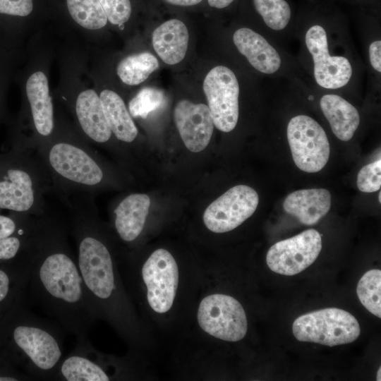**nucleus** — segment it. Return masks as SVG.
Returning <instances> with one entry per match:
<instances>
[{
    "label": "nucleus",
    "mask_w": 381,
    "mask_h": 381,
    "mask_svg": "<svg viewBox=\"0 0 381 381\" xmlns=\"http://www.w3.org/2000/svg\"><path fill=\"white\" fill-rule=\"evenodd\" d=\"M322 249V238L315 229H308L270 247L266 256L269 268L279 274L292 276L312 265Z\"/></svg>",
    "instance_id": "obj_12"
},
{
    "label": "nucleus",
    "mask_w": 381,
    "mask_h": 381,
    "mask_svg": "<svg viewBox=\"0 0 381 381\" xmlns=\"http://www.w3.org/2000/svg\"><path fill=\"white\" fill-rule=\"evenodd\" d=\"M36 216L0 212V262L23 258L27 250Z\"/></svg>",
    "instance_id": "obj_17"
},
{
    "label": "nucleus",
    "mask_w": 381,
    "mask_h": 381,
    "mask_svg": "<svg viewBox=\"0 0 381 381\" xmlns=\"http://www.w3.org/2000/svg\"><path fill=\"white\" fill-rule=\"evenodd\" d=\"M162 2L176 7H193L202 4L204 0H160Z\"/></svg>",
    "instance_id": "obj_32"
},
{
    "label": "nucleus",
    "mask_w": 381,
    "mask_h": 381,
    "mask_svg": "<svg viewBox=\"0 0 381 381\" xmlns=\"http://www.w3.org/2000/svg\"><path fill=\"white\" fill-rule=\"evenodd\" d=\"M378 200H379V202L380 203L381 202V193H380V191L379 192Z\"/></svg>",
    "instance_id": "obj_35"
},
{
    "label": "nucleus",
    "mask_w": 381,
    "mask_h": 381,
    "mask_svg": "<svg viewBox=\"0 0 381 381\" xmlns=\"http://www.w3.org/2000/svg\"><path fill=\"white\" fill-rule=\"evenodd\" d=\"M107 20L113 25H122L132 14L131 0H99Z\"/></svg>",
    "instance_id": "obj_29"
},
{
    "label": "nucleus",
    "mask_w": 381,
    "mask_h": 381,
    "mask_svg": "<svg viewBox=\"0 0 381 381\" xmlns=\"http://www.w3.org/2000/svg\"><path fill=\"white\" fill-rule=\"evenodd\" d=\"M203 90L214 126L222 132L233 131L239 115L240 87L236 74L225 66H217L206 75Z\"/></svg>",
    "instance_id": "obj_8"
},
{
    "label": "nucleus",
    "mask_w": 381,
    "mask_h": 381,
    "mask_svg": "<svg viewBox=\"0 0 381 381\" xmlns=\"http://www.w3.org/2000/svg\"><path fill=\"white\" fill-rule=\"evenodd\" d=\"M197 318L204 332L222 340L238 341L247 333L245 310L236 299L228 295L214 294L205 297Z\"/></svg>",
    "instance_id": "obj_7"
},
{
    "label": "nucleus",
    "mask_w": 381,
    "mask_h": 381,
    "mask_svg": "<svg viewBox=\"0 0 381 381\" xmlns=\"http://www.w3.org/2000/svg\"><path fill=\"white\" fill-rule=\"evenodd\" d=\"M159 67L157 58L149 52L126 56L117 65L116 73L128 85H137L144 82Z\"/></svg>",
    "instance_id": "obj_23"
},
{
    "label": "nucleus",
    "mask_w": 381,
    "mask_h": 381,
    "mask_svg": "<svg viewBox=\"0 0 381 381\" xmlns=\"http://www.w3.org/2000/svg\"><path fill=\"white\" fill-rule=\"evenodd\" d=\"M174 118L188 150L199 152L206 148L214 130L212 116L207 105L181 99L174 107Z\"/></svg>",
    "instance_id": "obj_14"
},
{
    "label": "nucleus",
    "mask_w": 381,
    "mask_h": 381,
    "mask_svg": "<svg viewBox=\"0 0 381 381\" xmlns=\"http://www.w3.org/2000/svg\"><path fill=\"white\" fill-rule=\"evenodd\" d=\"M368 57L370 64L376 72L381 73V41H373L368 47Z\"/></svg>",
    "instance_id": "obj_31"
},
{
    "label": "nucleus",
    "mask_w": 381,
    "mask_h": 381,
    "mask_svg": "<svg viewBox=\"0 0 381 381\" xmlns=\"http://www.w3.org/2000/svg\"><path fill=\"white\" fill-rule=\"evenodd\" d=\"M320 106L334 135L342 141L351 140L360 124V114L346 99L336 94L322 96Z\"/></svg>",
    "instance_id": "obj_21"
},
{
    "label": "nucleus",
    "mask_w": 381,
    "mask_h": 381,
    "mask_svg": "<svg viewBox=\"0 0 381 381\" xmlns=\"http://www.w3.org/2000/svg\"><path fill=\"white\" fill-rule=\"evenodd\" d=\"M356 183L358 189L364 193L377 191L381 187V160L366 164L361 169Z\"/></svg>",
    "instance_id": "obj_28"
},
{
    "label": "nucleus",
    "mask_w": 381,
    "mask_h": 381,
    "mask_svg": "<svg viewBox=\"0 0 381 381\" xmlns=\"http://www.w3.org/2000/svg\"><path fill=\"white\" fill-rule=\"evenodd\" d=\"M51 181L52 190L61 200L93 194L107 185V168L89 145L80 138L56 134L35 151Z\"/></svg>",
    "instance_id": "obj_3"
},
{
    "label": "nucleus",
    "mask_w": 381,
    "mask_h": 381,
    "mask_svg": "<svg viewBox=\"0 0 381 381\" xmlns=\"http://www.w3.org/2000/svg\"><path fill=\"white\" fill-rule=\"evenodd\" d=\"M25 291L1 325V343L10 358L32 380H54L64 357V328L55 320L35 315L25 306Z\"/></svg>",
    "instance_id": "obj_2"
},
{
    "label": "nucleus",
    "mask_w": 381,
    "mask_h": 381,
    "mask_svg": "<svg viewBox=\"0 0 381 381\" xmlns=\"http://www.w3.org/2000/svg\"><path fill=\"white\" fill-rule=\"evenodd\" d=\"M68 229L47 213L37 216L25 256L30 298L76 339L87 337L98 318L86 291Z\"/></svg>",
    "instance_id": "obj_1"
},
{
    "label": "nucleus",
    "mask_w": 381,
    "mask_h": 381,
    "mask_svg": "<svg viewBox=\"0 0 381 381\" xmlns=\"http://www.w3.org/2000/svg\"><path fill=\"white\" fill-rule=\"evenodd\" d=\"M292 330L300 341L329 346L351 343L361 333L356 318L337 308H324L299 316L294 320Z\"/></svg>",
    "instance_id": "obj_5"
},
{
    "label": "nucleus",
    "mask_w": 381,
    "mask_h": 381,
    "mask_svg": "<svg viewBox=\"0 0 381 381\" xmlns=\"http://www.w3.org/2000/svg\"><path fill=\"white\" fill-rule=\"evenodd\" d=\"M381 271L371 270L360 279L356 292L361 303L372 314L381 317Z\"/></svg>",
    "instance_id": "obj_26"
},
{
    "label": "nucleus",
    "mask_w": 381,
    "mask_h": 381,
    "mask_svg": "<svg viewBox=\"0 0 381 381\" xmlns=\"http://www.w3.org/2000/svg\"><path fill=\"white\" fill-rule=\"evenodd\" d=\"M380 370H381V368H379V370L377 371V380H379V381L381 380L380 379L381 378L380 377V374H381Z\"/></svg>",
    "instance_id": "obj_34"
},
{
    "label": "nucleus",
    "mask_w": 381,
    "mask_h": 381,
    "mask_svg": "<svg viewBox=\"0 0 381 381\" xmlns=\"http://www.w3.org/2000/svg\"><path fill=\"white\" fill-rule=\"evenodd\" d=\"M99 96L112 134L121 142L133 143L138 131L123 99L114 91L107 89L102 90Z\"/></svg>",
    "instance_id": "obj_22"
},
{
    "label": "nucleus",
    "mask_w": 381,
    "mask_h": 381,
    "mask_svg": "<svg viewBox=\"0 0 381 381\" xmlns=\"http://www.w3.org/2000/svg\"><path fill=\"white\" fill-rule=\"evenodd\" d=\"M257 13L273 31H282L289 24L291 8L285 0H253Z\"/></svg>",
    "instance_id": "obj_25"
},
{
    "label": "nucleus",
    "mask_w": 381,
    "mask_h": 381,
    "mask_svg": "<svg viewBox=\"0 0 381 381\" xmlns=\"http://www.w3.org/2000/svg\"><path fill=\"white\" fill-rule=\"evenodd\" d=\"M49 190L50 179L35 152L11 147L0 152V212L44 215Z\"/></svg>",
    "instance_id": "obj_4"
},
{
    "label": "nucleus",
    "mask_w": 381,
    "mask_h": 381,
    "mask_svg": "<svg viewBox=\"0 0 381 381\" xmlns=\"http://www.w3.org/2000/svg\"><path fill=\"white\" fill-rule=\"evenodd\" d=\"M25 92L33 129L30 150L35 152L55 131L54 104L44 73L38 71L31 74L25 84Z\"/></svg>",
    "instance_id": "obj_13"
},
{
    "label": "nucleus",
    "mask_w": 381,
    "mask_h": 381,
    "mask_svg": "<svg viewBox=\"0 0 381 381\" xmlns=\"http://www.w3.org/2000/svg\"><path fill=\"white\" fill-rule=\"evenodd\" d=\"M332 198L329 190L312 188L296 190L286 196L283 207L284 211L295 217L301 224H317L329 212Z\"/></svg>",
    "instance_id": "obj_19"
},
{
    "label": "nucleus",
    "mask_w": 381,
    "mask_h": 381,
    "mask_svg": "<svg viewBox=\"0 0 381 381\" xmlns=\"http://www.w3.org/2000/svg\"><path fill=\"white\" fill-rule=\"evenodd\" d=\"M165 102L163 91L155 87H143L129 102L128 111L132 117L146 119L150 112L162 107Z\"/></svg>",
    "instance_id": "obj_27"
},
{
    "label": "nucleus",
    "mask_w": 381,
    "mask_h": 381,
    "mask_svg": "<svg viewBox=\"0 0 381 381\" xmlns=\"http://www.w3.org/2000/svg\"><path fill=\"white\" fill-rule=\"evenodd\" d=\"M32 0H0V13L25 17L31 13Z\"/></svg>",
    "instance_id": "obj_30"
},
{
    "label": "nucleus",
    "mask_w": 381,
    "mask_h": 381,
    "mask_svg": "<svg viewBox=\"0 0 381 381\" xmlns=\"http://www.w3.org/2000/svg\"><path fill=\"white\" fill-rule=\"evenodd\" d=\"M150 306L158 313L170 310L179 284V268L172 255L164 248L155 250L141 269Z\"/></svg>",
    "instance_id": "obj_11"
},
{
    "label": "nucleus",
    "mask_w": 381,
    "mask_h": 381,
    "mask_svg": "<svg viewBox=\"0 0 381 381\" xmlns=\"http://www.w3.org/2000/svg\"><path fill=\"white\" fill-rule=\"evenodd\" d=\"M73 110L78 126L87 140L104 145L111 140L113 134L95 90L81 91L75 98Z\"/></svg>",
    "instance_id": "obj_16"
},
{
    "label": "nucleus",
    "mask_w": 381,
    "mask_h": 381,
    "mask_svg": "<svg viewBox=\"0 0 381 381\" xmlns=\"http://www.w3.org/2000/svg\"><path fill=\"white\" fill-rule=\"evenodd\" d=\"M235 0H207L210 7L222 9L229 6Z\"/></svg>",
    "instance_id": "obj_33"
},
{
    "label": "nucleus",
    "mask_w": 381,
    "mask_h": 381,
    "mask_svg": "<svg viewBox=\"0 0 381 381\" xmlns=\"http://www.w3.org/2000/svg\"><path fill=\"white\" fill-rule=\"evenodd\" d=\"M68 12L81 27L99 30L107 23V18L99 0H66Z\"/></svg>",
    "instance_id": "obj_24"
},
{
    "label": "nucleus",
    "mask_w": 381,
    "mask_h": 381,
    "mask_svg": "<svg viewBox=\"0 0 381 381\" xmlns=\"http://www.w3.org/2000/svg\"><path fill=\"white\" fill-rule=\"evenodd\" d=\"M288 143L296 167L307 173L320 171L327 164L330 147L322 127L312 117H292L286 128Z\"/></svg>",
    "instance_id": "obj_6"
},
{
    "label": "nucleus",
    "mask_w": 381,
    "mask_h": 381,
    "mask_svg": "<svg viewBox=\"0 0 381 381\" xmlns=\"http://www.w3.org/2000/svg\"><path fill=\"white\" fill-rule=\"evenodd\" d=\"M304 42L312 59L313 76L318 86L335 90L349 83L353 75L352 64L344 56L330 54L328 34L323 26H310L305 32Z\"/></svg>",
    "instance_id": "obj_9"
},
{
    "label": "nucleus",
    "mask_w": 381,
    "mask_h": 381,
    "mask_svg": "<svg viewBox=\"0 0 381 381\" xmlns=\"http://www.w3.org/2000/svg\"><path fill=\"white\" fill-rule=\"evenodd\" d=\"M150 197L131 193L123 198L113 210L114 229L126 243L135 241L142 233L148 215Z\"/></svg>",
    "instance_id": "obj_18"
},
{
    "label": "nucleus",
    "mask_w": 381,
    "mask_h": 381,
    "mask_svg": "<svg viewBox=\"0 0 381 381\" xmlns=\"http://www.w3.org/2000/svg\"><path fill=\"white\" fill-rule=\"evenodd\" d=\"M258 202V194L253 188L246 185L235 186L206 208L203 222L212 232L230 231L253 215Z\"/></svg>",
    "instance_id": "obj_10"
},
{
    "label": "nucleus",
    "mask_w": 381,
    "mask_h": 381,
    "mask_svg": "<svg viewBox=\"0 0 381 381\" xmlns=\"http://www.w3.org/2000/svg\"><path fill=\"white\" fill-rule=\"evenodd\" d=\"M238 51L258 71L265 75L277 73L282 66L278 51L262 35L248 28H241L233 35Z\"/></svg>",
    "instance_id": "obj_15"
},
{
    "label": "nucleus",
    "mask_w": 381,
    "mask_h": 381,
    "mask_svg": "<svg viewBox=\"0 0 381 381\" xmlns=\"http://www.w3.org/2000/svg\"><path fill=\"white\" fill-rule=\"evenodd\" d=\"M152 45L159 57L167 64L181 62L186 56L189 40L185 23L178 18L166 20L152 33Z\"/></svg>",
    "instance_id": "obj_20"
}]
</instances>
